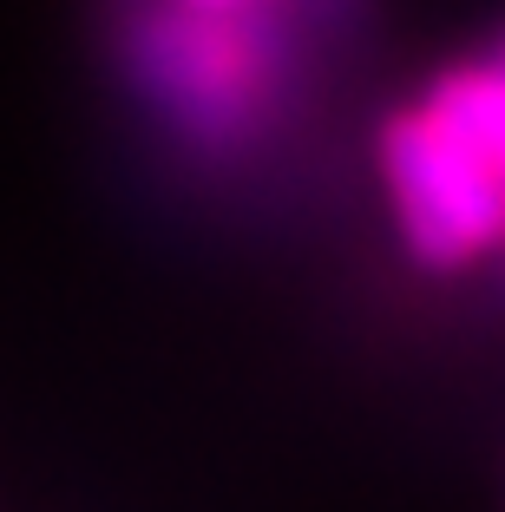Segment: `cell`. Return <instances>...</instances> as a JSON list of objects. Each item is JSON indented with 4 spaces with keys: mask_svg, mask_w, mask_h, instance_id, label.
<instances>
[{
    "mask_svg": "<svg viewBox=\"0 0 505 512\" xmlns=\"http://www.w3.org/2000/svg\"><path fill=\"white\" fill-rule=\"evenodd\" d=\"M394 237L420 270H466L505 243V33L446 66L374 138Z\"/></svg>",
    "mask_w": 505,
    "mask_h": 512,
    "instance_id": "1",
    "label": "cell"
},
{
    "mask_svg": "<svg viewBox=\"0 0 505 512\" xmlns=\"http://www.w3.org/2000/svg\"><path fill=\"white\" fill-rule=\"evenodd\" d=\"M125 60L145 99L204 145L243 138L269 106V40L250 14H197V7H151L125 33Z\"/></svg>",
    "mask_w": 505,
    "mask_h": 512,
    "instance_id": "2",
    "label": "cell"
},
{
    "mask_svg": "<svg viewBox=\"0 0 505 512\" xmlns=\"http://www.w3.org/2000/svg\"><path fill=\"white\" fill-rule=\"evenodd\" d=\"M178 7H197V14H256L263 0H178Z\"/></svg>",
    "mask_w": 505,
    "mask_h": 512,
    "instance_id": "3",
    "label": "cell"
},
{
    "mask_svg": "<svg viewBox=\"0 0 505 512\" xmlns=\"http://www.w3.org/2000/svg\"><path fill=\"white\" fill-rule=\"evenodd\" d=\"M499 250H505V243H499Z\"/></svg>",
    "mask_w": 505,
    "mask_h": 512,
    "instance_id": "4",
    "label": "cell"
}]
</instances>
